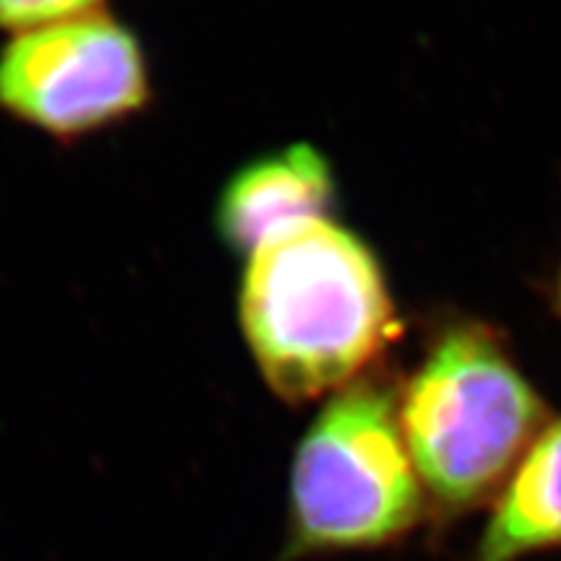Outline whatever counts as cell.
<instances>
[{
	"instance_id": "6da1fadb",
	"label": "cell",
	"mask_w": 561,
	"mask_h": 561,
	"mask_svg": "<svg viewBox=\"0 0 561 561\" xmlns=\"http://www.w3.org/2000/svg\"><path fill=\"white\" fill-rule=\"evenodd\" d=\"M240 322L257 371L289 403L354 385L398 331L375 252L331 216L252 252Z\"/></svg>"
},
{
	"instance_id": "7a4b0ae2",
	"label": "cell",
	"mask_w": 561,
	"mask_h": 561,
	"mask_svg": "<svg viewBox=\"0 0 561 561\" xmlns=\"http://www.w3.org/2000/svg\"><path fill=\"white\" fill-rule=\"evenodd\" d=\"M430 517L453 523L500 494L549 424V409L481 322H455L398 396Z\"/></svg>"
},
{
	"instance_id": "3957f363",
	"label": "cell",
	"mask_w": 561,
	"mask_h": 561,
	"mask_svg": "<svg viewBox=\"0 0 561 561\" xmlns=\"http://www.w3.org/2000/svg\"><path fill=\"white\" fill-rule=\"evenodd\" d=\"M430 517L398 419V396L375 380L335 392L297 445L289 525L273 561L380 551Z\"/></svg>"
},
{
	"instance_id": "277c9868",
	"label": "cell",
	"mask_w": 561,
	"mask_h": 561,
	"mask_svg": "<svg viewBox=\"0 0 561 561\" xmlns=\"http://www.w3.org/2000/svg\"><path fill=\"white\" fill-rule=\"evenodd\" d=\"M149 62L107 11L11 34L0 50V110L55 138H79L146 107Z\"/></svg>"
},
{
	"instance_id": "5b68a950",
	"label": "cell",
	"mask_w": 561,
	"mask_h": 561,
	"mask_svg": "<svg viewBox=\"0 0 561 561\" xmlns=\"http://www.w3.org/2000/svg\"><path fill=\"white\" fill-rule=\"evenodd\" d=\"M335 198L331 161L310 144L252 159L231 174L216 203V231L240 255L307 221L328 219Z\"/></svg>"
},
{
	"instance_id": "8992f818",
	"label": "cell",
	"mask_w": 561,
	"mask_h": 561,
	"mask_svg": "<svg viewBox=\"0 0 561 561\" xmlns=\"http://www.w3.org/2000/svg\"><path fill=\"white\" fill-rule=\"evenodd\" d=\"M561 549V419L549 421L491 500L466 561H525Z\"/></svg>"
},
{
	"instance_id": "52a82bcc",
	"label": "cell",
	"mask_w": 561,
	"mask_h": 561,
	"mask_svg": "<svg viewBox=\"0 0 561 561\" xmlns=\"http://www.w3.org/2000/svg\"><path fill=\"white\" fill-rule=\"evenodd\" d=\"M104 0H0V30L21 34L100 13Z\"/></svg>"
},
{
	"instance_id": "ba28073f",
	"label": "cell",
	"mask_w": 561,
	"mask_h": 561,
	"mask_svg": "<svg viewBox=\"0 0 561 561\" xmlns=\"http://www.w3.org/2000/svg\"><path fill=\"white\" fill-rule=\"evenodd\" d=\"M557 291H559V310H561V271H559V289Z\"/></svg>"
}]
</instances>
